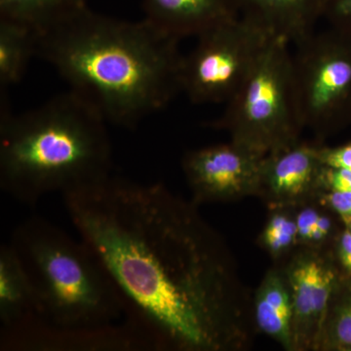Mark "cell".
<instances>
[{"mask_svg": "<svg viewBox=\"0 0 351 351\" xmlns=\"http://www.w3.org/2000/svg\"><path fill=\"white\" fill-rule=\"evenodd\" d=\"M80 239L123 298L147 350L239 351L253 304L225 240L197 205L161 182L110 176L63 195Z\"/></svg>", "mask_w": 351, "mask_h": 351, "instance_id": "1", "label": "cell"}, {"mask_svg": "<svg viewBox=\"0 0 351 351\" xmlns=\"http://www.w3.org/2000/svg\"><path fill=\"white\" fill-rule=\"evenodd\" d=\"M179 43L145 19L127 22L87 7L38 32L36 56L107 123L132 129L182 92Z\"/></svg>", "mask_w": 351, "mask_h": 351, "instance_id": "2", "label": "cell"}, {"mask_svg": "<svg viewBox=\"0 0 351 351\" xmlns=\"http://www.w3.org/2000/svg\"><path fill=\"white\" fill-rule=\"evenodd\" d=\"M2 105L0 186L10 197L34 205L112 176L107 121L75 92L21 114Z\"/></svg>", "mask_w": 351, "mask_h": 351, "instance_id": "3", "label": "cell"}, {"mask_svg": "<svg viewBox=\"0 0 351 351\" xmlns=\"http://www.w3.org/2000/svg\"><path fill=\"white\" fill-rule=\"evenodd\" d=\"M9 243L36 300L38 318L23 328L97 331L127 322L119 289L84 240L47 219L32 217L13 230Z\"/></svg>", "mask_w": 351, "mask_h": 351, "instance_id": "4", "label": "cell"}, {"mask_svg": "<svg viewBox=\"0 0 351 351\" xmlns=\"http://www.w3.org/2000/svg\"><path fill=\"white\" fill-rule=\"evenodd\" d=\"M291 47L285 39H270L250 75L226 101L223 115L211 124L226 131L230 141L262 156L302 141Z\"/></svg>", "mask_w": 351, "mask_h": 351, "instance_id": "5", "label": "cell"}, {"mask_svg": "<svg viewBox=\"0 0 351 351\" xmlns=\"http://www.w3.org/2000/svg\"><path fill=\"white\" fill-rule=\"evenodd\" d=\"M272 38L262 25L242 15L203 32L182 60V92L195 104H226L250 75Z\"/></svg>", "mask_w": 351, "mask_h": 351, "instance_id": "6", "label": "cell"}, {"mask_svg": "<svg viewBox=\"0 0 351 351\" xmlns=\"http://www.w3.org/2000/svg\"><path fill=\"white\" fill-rule=\"evenodd\" d=\"M292 52L295 108L302 129L319 138L351 94V54L330 34L314 32Z\"/></svg>", "mask_w": 351, "mask_h": 351, "instance_id": "7", "label": "cell"}, {"mask_svg": "<svg viewBox=\"0 0 351 351\" xmlns=\"http://www.w3.org/2000/svg\"><path fill=\"white\" fill-rule=\"evenodd\" d=\"M263 157L233 141L188 152L182 170L191 201L199 206L257 196Z\"/></svg>", "mask_w": 351, "mask_h": 351, "instance_id": "8", "label": "cell"}, {"mask_svg": "<svg viewBox=\"0 0 351 351\" xmlns=\"http://www.w3.org/2000/svg\"><path fill=\"white\" fill-rule=\"evenodd\" d=\"M293 301L294 351H318L328 304L339 279L324 249L299 246L282 265Z\"/></svg>", "mask_w": 351, "mask_h": 351, "instance_id": "9", "label": "cell"}, {"mask_svg": "<svg viewBox=\"0 0 351 351\" xmlns=\"http://www.w3.org/2000/svg\"><path fill=\"white\" fill-rule=\"evenodd\" d=\"M319 145L299 143L263 157L257 197L269 208H297L319 200Z\"/></svg>", "mask_w": 351, "mask_h": 351, "instance_id": "10", "label": "cell"}, {"mask_svg": "<svg viewBox=\"0 0 351 351\" xmlns=\"http://www.w3.org/2000/svg\"><path fill=\"white\" fill-rule=\"evenodd\" d=\"M145 19L178 40L239 15L234 0H142Z\"/></svg>", "mask_w": 351, "mask_h": 351, "instance_id": "11", "label": "cell"}, {"mask_svg": "<svg viewBox=\"0 0 351 351\" xmlns=\"http://www.w3.org/2000/svg\"><path fill=\"white\" fill-rule=\"evenodd\" d=\"M330 0H234L239 15L250 18L270 34L301 43L315 32Z\"/></svg>", "mask_w": 351, "mask_h": 351, "instance_id": "12", "label": "cell"}, {"mask_svg": "<svg viewBox=\"0 0 351 351\" xmlns=\"http://www.w3.org/2000/svg\"><path fill=\"white\" fill-rule=\"evenodd\" d=\"M252 304L256 329L274 339L284 350L294 351L292 295L283 267L267 270Z\"/></svg>", "mask_w": 351, "mask_h": 351, "instance_id": "13", "label": "cell"}, {"mask_svg": "<svg viewBox=\"0 0 351 351\" xmlns=\"http://www.w3.org/2000/svg\"><path fill=\"white\" fill-rule=\"evenodd\" d=\"M36 318L31 281L13 247L7 242L0 247V335L20 329Z\"/></svg>", "mask_w": 351, "mask_h": 351, "instance_id": "14", "label": "cell"}, {"mask_svg": "<svg viewBox=\"0 0 351 351\" xmlns=\"http://www.w3.org/2000/svg\"><path fill=\"white\" fill-rule=\"evenodd\" d=\"M36 56V32L22 23L0 19V86L5 90L22 80Z\"/></svg>", "mask_w": 351, "mask_h": 351, "instance_id": "15", "label": "cell"}, {"mask_svg": "<svg viewBox=\"0 0 351 351\" xmlns=\"http://www.w3.org/2000/svg\"><path fill=\"white\" fill-rule=\"evenodd\" d=\"M87 0H0V19L45 31L87 8Z\"/></svg>", "mask_w": 351, "mask_h": 351, "instance_id": "16", "label": "cell"}, {"mask_svg": "<svg viewBox=\"0 0 351 351\" xmlns=\"http://www.w3.org/2000/svg\"><path fill=\"white\" fill-rule=\"evenodd\" d=\"M258 241L274 260L287 258L299 247L295 208H269Z\"/></svg>", "mask_w": 351, "mask_h": 351, "instance_id": "17", "label": "cell"}, {"mask_svg": "<svg viewBox=\"0 0 351 351\" xmlns=\"http://www.w3.org/2000/svg\"><path fill=\"white\" fill-rule=\"evenodd\" d=\"M343 348L351 350V291L341 295L336 284L321 330L318 351Z\"/></svg>", "mask_w": 351, "mask_h": 351, "instance_id": "18", "label": "cell"}, {"mask_svg": "<svg viewBox=\"0 0 351 351\" xmlns=\"http://www.w3.org/2000/svg\"><path fill=\"white\" fill-rule=\"evenodd\" d=\"M323 205L319 200L306 203L302 206L295 208V223L298 228V242L299 246H304L311 230L319 218Z\"/></svg>", "mask_w": 351, "mask_h": 351, "instance_id": "19", "label": "cell"}, {"mask_svg": "<svg viewBox=\"0 0 351 351\" xmlns=\"http://www.w3.org/2000/svg\"><path fill=\"white\" fill-rule=\"evenodd\" d=\"M321 204L338 215L346 226H351V193L350 191H323L319 196Z\"/></svg>", "mask_w": 351, "mask_h": 351, "instance_id": "20", "label": "cell"}, {"mask_svg": "<svg viewBox=\"0 0 351 351\" xmlns=\"http://www.w3.org/2000/svg\"><path fill=\"white\" fill-rule=\"evenodd\" d=\"M325 209L326 208L323 205L319 218H318L315 226H314L313 230H311V235H309L306 245L302 247L324 249L328 240L331 239L332 230H334V221H332L331 215L328 213V212H325Z\"/></svg>", "mask_w": 351, "mask_h": 351, "instance_id": "21", "label": "cell"}, {"mask_svg": "<svg viewBox=\"0 0 351 351\" xmlns=\"http://www.w3.org/2000/svg\"><path fill=\"white\" fill-rule=\"evenodd\" d=\"M319 156L323 165L351 172V144L339 147H319Z\"/></svg>", "mask_w": 351, "mask_h": 351, "instance_id": "22", "label": "cell"}, {"mask_svg": "<svg viewBox=\"0 0 351 351\" xmlns=\"http://www.w3.org/2000/svg\"><path fill=\"white\" fill-rule=\"evenodd\" d=\"M323 191H350L351 193V172L324 166L321 176Z\"/></svg>", "mask_w": 351, "mask_h": 351, "instance_id": "23", "label": "cell"}, {"mask_svg": "<svg viewBox=\"0 0 351 351\" xmlns=\"http://www.w3.org/2000/svg\"><path fill=\"white\" fill-rule=\"evenodd\" d=\"M324 17L334 22H350L351 0H330Z\"/></svg>", "mask_w": 351, "mask_h": 351, "instance_id": "24", "label": "cell"}, {"mask_svg": "<svg viewBox=\"0 0 351 351\" xmlns=\"http://www.w3.org/2000/svg\"><path fill=\"white\" fill-rule=\"evenodd\" d=\"M337 256L341 267L351 274V230L348 226L337 242Z\"/></svg>", "mask_w": 351, "mask_h": 351, "instance_id": "25", "label": "cell"}]
</instances>
